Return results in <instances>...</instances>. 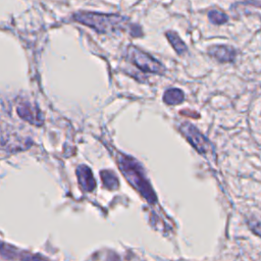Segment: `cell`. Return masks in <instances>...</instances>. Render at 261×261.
<instances>
[{"label": "cell", "instance_id": "obj_1", "mask_svg": "<svg viewBox=\"0 0 261 261\" xmlns=\"http://www.w3.org/2000/svg\"><path fill=\"white\" fill-rule=\"evenodd\" d=\"M74 21L92 28L99 34H111L129 31L134 36H139L140 28L128 24V19L119 14H105L89 11H79L72 15Z\"/></svg>", "mask_w": 261, "mask_h": 261}, {"label": "cell", "instance_id": "obj_2", "mask_svg": "<svg viewBox=\"0 0 261 261\" xmlns=\"http://www.w3.org/2000/svg\"><path fill=\"white\" fill-rule=\"evenodd\" d=\"M117 164L127 181L147 200L150 204L156 202V195L147 180L144 170L138 161L125 154L117 155Z\"/></svg>", "mask_w": 261, "mask_h": 261}, {"label": "cell", "instance_id": "obj_3", "mask_svg": "<svg viewBox=\"0 0 261 261\" xmlns=\"http://www.w3.org/2000/svg\"><path fill=\"white\" fill-rule=\"evenodd\" d=\"M126 57L143 71L157 74H163L165 71L164 66L158 60L133 45H129L126 49Z\"/></svg>", "mask_w": 261, "mask_h": 261}, {"label": "cell", "instance_id": "obj_4", "mask_svg": "<svg viewBox=\"0 0 261 261\" xmlns=\"http://www.w3.org/2000/svg\"><path fill=\"white\" fill-rule=\"evenodd\" d=\"M180 132L191 143V145L201 154H205L208 150V141L206 138L191 123H184L180 125Z\"/></svg>", "mask_w": 261, "mask_h": 261}, {"label": "cell", "instance_id": "obj_5", "mask_svg": "<svg viewBox=\"0 0 261 261\" xmlns=\"http://www.w3.org/2000/svg\"><path fill=\"white\" fill-rule=\"evenodd\" d=\"M208 53L214 59L220 62H230L236 57V50L226 45H215L208 49Z\"/></svg>", "mask_w": 261, "mask_h": 261}, {"label": "cell", "instance_id": "obj_6", "mask_svg": "<svg viewBox=\"0 0 261 261\" xmlns=\"http://www.w3.org/2000/svg\"><path fill=\"white\" fill-rule=\"evenodd\" d=\"M76 176L83 190L91 192L96 188V181L92 170L87 165H80L76 168Z\"/></svg>", "mask_w": 261, "mask_h": 261}, {"label": "cell", "instance_id": "obj_7", "mask_svg": "<svg viewBox=\"0 0 261 261\" xmlns=\"http://www.w3.org/2000/svg\"><path fill=\"white\" fill-rule=\"evenodd\" d=\"M17 113L22 119L29 121L30 123L38 124V125L42 124L43 119L41 117V114L30 103L19 104L17 107Z\"/></svg>", "mask_w": 261, "mask_h": 261}, {"label": "cell", "instance_id": "obj_8", "mask_svg": "<svg viewBox=\"0 0 261 261\" xmlns=\"http://www.w3.org/2000/svg\"><path fill=\"white\" fill-rule=\"evenodd\" d=\"M165 36L178 55H184L185 53H187V51H188L187 45L182 42V40L178 37V35L175 32L168 31V32H166Z\"/></svg>", "mask_w": 261, "mask_h": 261}, {"label": "cell", "instance_id": "obj_9", "mask_svg": "<svg viewBox=\"0 0 261 261\" xmlns=\"http://www.w3.org/2000/svg\"><path fill=\"white\" fill-rule=\"evenodd\" d=\"M185 100V94L179 89H168L163 95V101L168 105H177Z\"/></svg>", "mask_w": 261, "mask_h": 261}, {"label": "cell", "instance_id": "obj_10", "mask_svg": "<svg viewBox=\"0 0 261 261\" xmlns=\"http://www.w3.org/2000/svg\"><path fill=\"white\" fill-rule=\"evenodd\" d=\"M101 178L104 187H106L109 190L117 189L119 186L118 178L111 170H102L101 171Z\"/></svg>", "mask_w": 261, "mask_h": 261}, {"label": "cell", "instance_id": "obj_11", "mask_svg": "<svg viewBox=\"0 0 261 261\" xmlns=\"http://www.w3.org/2000/svg\"><path fill=\"white\" fill-rule=\"evenodd\" d=\"M208 18L214 24H223V23L227 22V20H228L227 15L217 9L210 10L208 12Z\"/></svg>", "mask_w": 261, "mask_h": 261}]
</instances>
